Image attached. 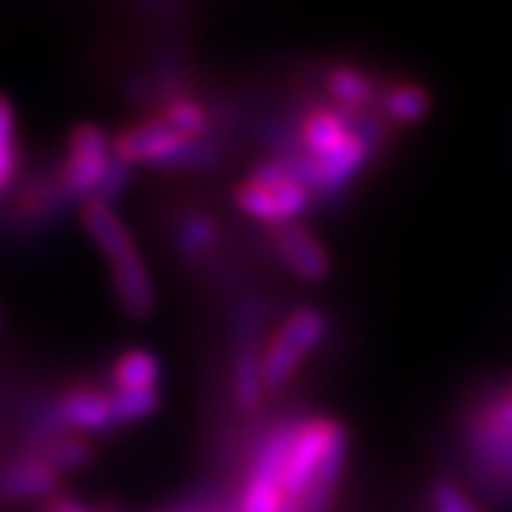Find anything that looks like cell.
<instances>
[{
	"instance_id": "obj_1",
	"label": "cell",
	"mask_w": 512,
	"mask_h": 512,
	"mask_svg": "<svg viewBox=\"0 0 512 512\" xmlns=\"http://www.w3.org/2000/svg\"><path fill=\"white\" fill-rule=\"evenodd\" d=\"M458 436L470 484L493 507L512 510V430L498 416L493 393L467 407Z\"/></svg>"
},
{
	"instance_id": "obj_2",
	"label": "cell",
	"mask_w": 512,
	"mask_h": 512,
	"mask_svg": "<svg viewBox=\"0 0 512 512\" xmlns=\"http://www.w3.org/2000/svg\"><path fill=\"white\" fill-rule=\"evenodd\" d=\"M231 202L242 217L265 225L268 231L302 222V217L316 208V197L276 157L256 163L234 188Z\"/></svg>"
},
{
	"instance_id": "obj_3",
	"label": "cell",
	"mask_w": 512,
	"mask_h": 512,
	"mask_svg": "<svg viewBox=\"0 0 512 512\" xmlns=\"http://www.w3.org/2000/svg\"><path fill=\"white\" fill-rule=\"evenodd\" d=\"M265 316L268 302L262 293H245L234 308L231 319V367H228V387L231 402L239 413H256L268 399L262 382V353H265Z\"/></svg>"
},
{
	"instance_id": "obj_4",
	"label": "cell",
	"mask_w": 512,
	"mask_h": 512,
	"mask_svg": "<svg viewBox=\"0 0 512 512\" xmlns=\"http://www.w3.org/2000/svg\"><path fill=\"white\" fill-rule=\"evenodd\" d=\"M330 333V316L319 305H299L293 308L282 325L274 330V336L265 342L262 353V382L265 393L274 396L285 390L299 373V367L308 362L313 350L325 345Z\"/></svg>"
},
{
	"instance_id": "obj_5",
	"label": "cell",
	"mask_w": 512,
	"mask_h": 512,
	"mask_svg": "<svg viewBox=\"0 0 512 512\" xmlns=\"http://www.w3.org/2000/svg\"><path fill=\"white\" fill-rule=\"evenodd\" d=\"M114 137L97 123H77L66 137V151L57 165V183L69 202L86 205L100 194V188L114 165Z\"/></svg>"
},
{
	"instance_id": "obj_6",
	"label": "cell",
	"mask_w": 512,
	"mask_h": 512,
	"mask_svg": "<svg viewBox=\"0 0 512 512\" xmlns=\"http://www.w3.org/2000/svg\"><path fill=\"white\" fill-rule=\"evenodd\" d=\"M194 140H185L177 131L163 126L157 117H143L140 123L126 126L114 134V157L128 168H177L183 171L191 157Z\"/></svg>"
},
{
	"instance_id": "obj_7",
	"label": "cell",
	"mask_w": 512,
	"mask_h": 512,
	"mask_svg": "<svg viewBox=\"0 0 512 512\" xmlns=\"http://www.w3.org/2000/svg\"><path fill=\"white\" fill-rule=\"evenodd\" d=\"M342 430H348V427L339 419L305 416L302 427H299V436H296V444H293L288 473H285V504L305 498L313 478L319 473V467L328 458L333 441L342 436Z\"/></svg>"
},
{
	"instance_id": "obj_8",
	"label": "cell",
	"mask_w": 512,
	"mask_h": 512,
	"mask_svg": "<svg viewBox=\"0 0 512 512\" xmlns=\"http://www.w3.org/2000/svg\"><path fill=\"white\" fill-rule=\"evenodd\" d=\"M274 256L305 285H319L330 276V254L322 245V239L313 234L305 222H291L268 231Z\"/></svg>"
},
{
	"instance_id": "obj_9",
	"label": "cell",
	"mask_w": 512,
	"mask_h": 512,
	"mask_svg": "<svg viewBox=\"0 0 512 512\" xmlns=\"http://www.w3.org/2000/svg\"><path fill=\"white\" fill-rule=\"evenodd\" d=\"M322 92L325 100H330L336 109L348 111L353 117L367 114V111H379L384 83L376 74L365 72L359 66L350 63H333L322 72Z\"/></svg>"
},
{
	"instance_id": "obj_10",
	"label": "cell",
	"mask_w": 512,
	"mask_h": 512,
	"mask_svg": "<svg viewBox=\"0 0 512 512\" xmlns=\"http://www.w3.org/2000/svg\"><path fill=\"white\" fill-rule=\"evenodd\" d=\"M80 222H83L86 234L97 245V251L106 256L109 265L140 254V245L131 234V228L123 222V217L117 214V205H109L103 200H89L86 205H80Z\"/></svg>"
},
{
	"instance_id": "obj_11",
	"label": "cell",
	"mask_w": 512,
	"mask_h": 512,
	"mask_svg": "<svg viewBox=\"0 0 512 512\" xmlns=\"http://www.w3.org/2000/svg\"><path fill=\"white\" fill-rule=\"evenodd\" d=\"M109 274L117 305L123 308V313L131 319H140V322L148 319L157 308V291H154V279H151L143 254L114 262L109 265Z\"/></svg>"
},
{
	"instance_id": "obj_12",
	"label": "cell",
	"mask_w": 512,
	"mask_h": 512,
	"mask_svg": "<svg viewBox=\"0 0 512 512\" xmlns=\"http://www.w3.org/2000/svg\"><path fill=\"white\" fill-rule=\"evenodd\" d=\"M63 473L40 456L20 458L18 464L0 470V498L3 501H35V498H49L57 493Z\"/></svg>"
},
{
	"instance_id": "obj_13",
	"label": "cell",
	"mask_w": 512,
	"mask_h": 512,
	"mask_svg": "<svg viewBox=\"0 0 512 512\" xmlns=\"http://www.w3.org/2000/svg\"><path fill=\"white\" fill-rule=\"evenodd\" d=\"M433 111V94L416 80H393L384 83L379 114L390 123V128L419 126Z\"/></svg>"
},
{
	"instance_id": "obj_14",
	"label": "cell",
	"mask_w": 512,
	"mask_h": 512,
	"mask_svg": "<svg viewBox=\"0 0 512 512\" xmlns=\"http://www.w3.org/2000/svg\"><path fill=\"white\" fill-rule=\"evenodd\" d=\"M222 242V225L208 211H191L174 225V251L183 262H211Z\"/></svg>"
},
{
	"instance_id": "obj_15",
	"label": "cell",
	"mask_w": 512,
	"mask_h": 512,
	"mask_svg": "<svg viewBox=\"0 0 512 512\" xmlns=\"http://www.w3.org/2000/svg\"><path fill=\"white\" fill-rule=\"evenodd\" d=\"M111 390H126V393H146L160 390L163 384V362L157 353L148 348L123 350L109 367Z\"/></svg>"
},
{
	"instance_id": "obj_16",
	"label": "cell",
	"mask_w": 512,
	"mask_h": 512,
	"mask_svg": "<svg viewBox=\"0 0 512 512\" xmlns=\"http://www.w3.org/2000/svg\"><path fill=\"white\" fill-rule=\"evenodd\" d=\"M35 456L46 458L57 473H69V470H80V467H86V464L92 461L94 447L86 436L60 433V436L40 441Z\"/></svg>"
},
{
	"instance_id": "obj_17",
	"label": "cell",
	"mask_w": 512,
	"mask_h": 512,
	"mask_svg": "<svg viewBox=\"0 0 512 512\" xmlns=\"http://www.w3.org/2000/svg\"><path fill=\"white\" fill-rule=\"evenodd\" d=\"M18 126H15V109L9 97L0 94V194L9 191V185L18 177Z\"/></svg>"
},
{
	"instance_id": "obj_18",
	"label": "cell",
	"mask_w": 512,
	"mask_h": 512,
	"mask_svg": "<svg viewBox=\"0 0 512 512\" xmlns=\"http://www.w3.org/2000/svg\"><path fill=\"white\" fill-rule=\"evenodd\" d=\"M111 390V387H109ZM111 402L120 427L123 424H137L148 421L163 404V390H146V393H126V390H111Z\"/></svg>"
},
{
	"instance_id": "obj_19",
	"label": "cell",
	"mask_w": 512,
	"mask_h": 512,
	"mask_svg": "<svg viewBox=\"0 0 512 512\" xmlns=\"http://www.w3.org/2000/svg\"><path fill=\"white\" fill-rule=\"evenodd\" d=\"M430 501L436 512H484L481 504L470 493L461 490V484L450 478H436L430 484Z\"/></svg>"
},
{
	"instance_id": "obj_20",
	"label": "cell",
	"mask_w": 512,
	"mask_h": 512,
	"mask_svg": "<svg viewBox=\"0 0 512 512\" xmlns=\"http://www.w3.org/2000/svg\"><path fill=\"white\" fill-rule=\"evenodd\" d=\"M493 402L498 407V416L504 419V424L512 430V387H504V390H495Z\"/></svg>"
},
{
	"instance_id": "obj_21",
	"label": "cell",
	"mask_w": 512,
	"mask_h": 512,
	"mask_svg": "<svg viewBox=\"0 0 512 512\" xmlns=\"http://www.w3.org/2000/svg\"><path fill=\"white\" fill-rule=\"evenodd\" d=\"M46 512H89V510H86L80 501H74V498H55Z\"/></svg>"
},
{
	"instance_id": "obj_22",
	"label": "cell",
	"mask_w": 512,
	"mask_h": 512,
	"mask_svg": "<svg viewBox=\"0 0 512 512\" xmlns=\"http://www.w3.org/2000/svg\"><path fill=\"white\" fill-rule=\"evenodd\" d=\"M185 512H214V501H202V504H197V507H191V510Z\"/></svg>"
}]
</instances>
